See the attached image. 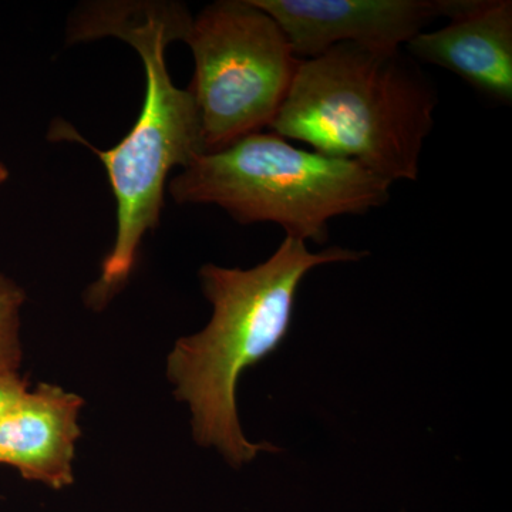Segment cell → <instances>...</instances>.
Returning a JSON list of instances; mask_svg holds the SVG:
<instances>
[{
    "instance_id": "10",
    "label": "cell",
    "mask_w": 512,
    "mask_h": 512,
    "mask_svg": "<svg viewBox=\"0 0 512 512\" xmlns=\"http://www.w3.org/2000/svg\"><path fill=\"white\" fill-rule=\"evenodd\" d=\"M28 390V383L18 373H0V417Z\"/></svg>"
},
{
    "instance_id": "4",
    "label": "cell",
    "mask_w": 512,
    "mask_h": 512,
    "mask_svg": "<svg viewBox=\"0 0 512 512\" xmlns=\"http://www.w3.org/2000/svg\"><path fill=\"white\" fill-rule=\"evenodd\" d=\"M392 185L269 130L195 157L168 181V192L177 204L217 205L239 224L281 225L289 237L325 244L330 220L383 207Z\"/></svg>"
},
{
    "instance_id": "1",
    "label": "cell",
    "mask_w": 512,
    "mask_h": 512,
    "mask_svg": "<svg viewBox=\"0 0 512 512\" xmlns=\"http://www.w3.org/2000/svg\"><path fill=\"white\" fill-rule=\"evenodd\" d=\"M191 22L187 6L163 0L84 3L70 19L67 42L123 40L140 56L146 79L140 116L117 146L99 150L63 120L50 127V140L77 141L100 158L116 200V239L90 288L93 308L106 305L126 285L141 242L160 225L168 175L202 154L197 104L190 90L175 86L165 59L171 43L184 42Z\"/></svg>"
},
{
    "instance_id": "3",
    "label": "cell",
    "mask_w": 512,
    "mask_h": 512,
    "mask_svg": "<svg viewBox=\"0 0 512 512\" xmlns=\"http://www.w3.org/2000/svg\"><path fill=\"white\" fill-rule=\"evenodd\" d=\"M439 99L402 50L339 45L299 62L269 130L396 181H416Z\"/></svg>"
},
{
    "instance_id": "7",
    "label": "cell",
    "mask_w": 512,
    "mask_h": 512,
    "mask_svg": "<svg viewBox=\"0 0 512 512\" xmlns=\"http://www.w3.org/2000/svg\"><path fill=\"white\" fill-rule=\"evenodd\" d=\"M406 46L421 62L443 67L488 99L511 106V0H470L448 25L424 30Z\"/></svg>"
},
{
    "instance_id": "6",
    "label": "cell",
    "mask_w": 512,
    "mask_h": 512,
    "mask_svg": "<svg viewBox=\"0 0 512 512\" xmlns=\"http://www.w3.org/2000/svg\"><path fill=\"white\" fill-rule=\"evenodd\" d=\"M284 30L295 56L312 59L339 45L402 50L439 18L470 0H254Z\"/></svg>"
},
{
    "instance_id": "2",
    "label": "cell",
    "mask_w": 512,
    "mask_h": 512,
    "mask_svg": "<svg viewBox=\"0 0 512 512\" xmlns=\"http://www.w3.org/2000/svg\"><path fill=\"white\" fill-rule=\"evenodd\" d=\"M366 255L342 247L312 252L302 239L286 235L271 258L254 268L202 266L201 286L212 318L201 332L177 340L167 362L175 397L190 406L198 444L217 448L232 467L251 463L264 451L278 453L274 444L251 443L242 433L239 377L282 345L299 286L312 269Z\"/></svg>"
},
{
    "instance_id": "11",
    "label": "cell",
    "mask_w": 512,
    "mask_h": 512,
    "mask_svg": "<svg viewBox=\"0 0 512 512\" xmlns=\"http://www.w3.org/2000/svg\"><path fill=\"white\" fill-rule=\"evenodd\" d=\"M9 180V170L8 167H6V164L3 163L2 160H0V185H3L6 183V181Z\"/></svg>"
},
{
    "instance_id": "8",
    "label": "cell",
    "mask_w": 512,
    "mask_h": 512,
    "mask_svg": "<svg viewBox=\"0 0 512 512\" xmlns=\"http://www.w3.org/2000/svg\"><path fill=\"white\" fill-rule=\"evenodd\" d=\"M82 407V397L53 384L20 394L0 417V464L55 490L72 485Z\"/></svg>"
},
{
    "instance_id": "5",
    "label": "cell",
    "mask_w": 512,
    "mask_h": 512,
    "mask_svg": "<svg viewBox=\"0 0 512 512\" xmlns=\"http://www.w3.org/2000/svg\"><path fill=\"white\" fill-rule=\"evenodd\" d=\"M194 56L190 92L202 154L271 128L301 59L284 30L254 0H220L192 18L184 40Z\"/></svg>"
},
{
    "instance_id": "9",
    "label": "cell",
    "mask_w": 512,
    "mask_h": 512,
    "mask_svg": "<svg viewBox=\"0 0 512 512\" xmlns=\"http://www.w3.org/2000/svg\"><path fill=\"white\" fill-rule=\"evenodd\" d=\"M25 301L23 289L0 271V373H18L22 362L20 311Z\"/></svg>"
}]
</instances>
